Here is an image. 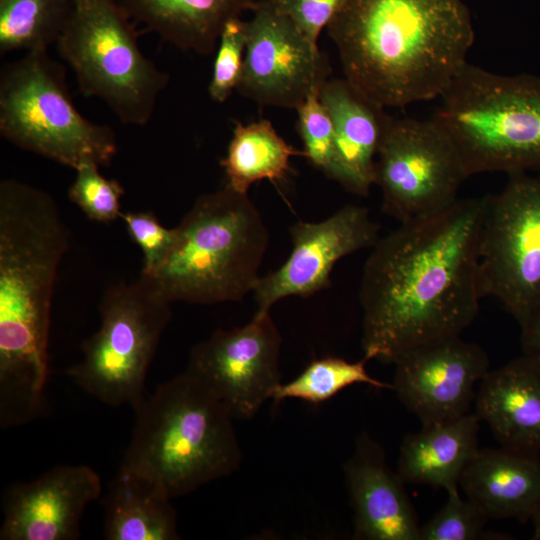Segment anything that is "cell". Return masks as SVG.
I'll list each match as a JSON object with an SVG mask.
<instances>
[{
	"instance_id": "1",
	"label": "cell",
	"mask_w": 540,
	"mask_h": 540,
	"mask_svg": "<svg viewBox=\"0 0 540 540\" xmlns=\"http://www.w3.org/2000/svg\"><path fill=\"white\" fill-rule=\"evenodd\" d=\"M487 196L457 199L400 223L372 247L361 277L363 357L394 363L457 336L479 311V243Z\"/></svg>"
},
{
	"instance_id": "2",
	"label": "cell",
	"mask_w": 540,
	"mask_h": 540,
	"mask_svg": "<svg viewBox=\"0 0 540 540\" xmlns=\"http://www.w3.org/2000/svg\"><path fill=\"white\" fill-rule=\"evenodd\" d=\"M69 233L47 192L0 183V426L43 409L54 283Z\"/></svg>"
},
{
	"instance_id": "3",
	"label": "cell",
	"mask_w": 540,
	"mask_h": 540,
	"mask_svg": "<svg viewBox=\"0 0 540 540\" xmlns=\"http://www.w3.org/2000/svg\"><path fill=\"white\" fill-rule=\"evenodd\" d=\"M327 29L344 79L383 108L440 98L475 36L461 0H347Z\"/></svg>"
},
{
	"instance_id": "4",
	"label": "cell",
	"mask_w": 540,
	"mask_h": 540,
	"mask_svg": "<svg viewBox=\"0 0 540 540\" xmlns=\"http://www.w3.org/2000/svg\"><path fill=\"white\" fill-rule=\"evenodd\" d=\"M161 264L140 278L169 303L240 302L253 293L269 230L248 196L229 185L200 195L174 227Z\"/></svg>"
},
{
	"instance_id": "5",
	"label": "cell",
	"mask_w": 540,
	"mask_h": 540,
	"mask_svg": "<svg viewBox=\"0 0 540 540\" xmlns=\"http://www.w3.org/2000/svg\"><path fill=\"white\" fill-rule=\"evenodd\" d=\"M134 411L120 469L156 484L171 499L239 468L242 452L233 418L185 371L159 385Z\"/></svg>"
},
{
	"instance_id": "6",
	"label": "cell",
	"mask_w": 540,
	"mask_h": 540,
	"mask_svg": "<svg viewBox=\"0 0 540 540\" xmlns=\"http://www.w3.org/2000/svg\"><path fill=\"white\" fill-rule=\"evenodd\" d=\"M431 118L448 134L468 176L540 167V77L504 76L468 62Z\"/></svg>"
},
{
	"instance_id": "7",
	"label": "cell",
	"mask_w": 540,
	"mask_h": 540,
	"mask_svg": "<svg viewBox=\"0 0 540 540\" xmlns=\"http://www.w3.org/2000/svg\"><path fill=\"white\" fill-rule=\"evenodd\" d=\"M0 134L20 149L74 170L84 162L108 166L117 152L112 128L80 114L64 67L47 50L27 52L2 67Z\"/></svg>"
},
{
	"instance_id": "8",
	"label": "cell",
	"mask_w": 540,
	"mask_h": 540,
	"mask_svg": "<svg viewBox=\"0 0 540 540\" xmlns=\"http://www.w3.org/2000/svg\"><path fill=\"white\" fill-rule=\"evenodd\" d=\"M132 22L115 0H74L56 46L84 96L104 101L121 123L142 126L169 76L142 53Z\"/></svg>"
},
{
	"instance_id": "9",
	"label": "cell",
	"mask_w": 540,
	"mask_h": 540,
	"mask_svg": "<svg viewBox=\"0 0 540 540\" xmlns=\"http://www.w3.org/2000/svg\"><path fill=\"white\" fill-rule=\"evenodd\" d=\"M170 306L140 277L109 286L99 305L100 326L66 375L99 401L135 410L146 397L145 379L172 317Z\"/></svg>"
},
{
	"instance_id": "10",
	"label": "cell",
	"mask_w": 540,
	"mask_h": 540,
	"mask_svg": "<svg viewBox=\"0 0 540 540\" xmlns=\"http://www.w3.org/2000/svg\"><path fill=\"white\" fill-rule=\"evenodd\" d=\"M483 297L497 299L524 327L540 307V178L511 173L487 196L479 243Z\"/></svg>"
},
{
	"instance_id": "11",
	"label": "cell",
	"mask_w": 540,
	"mask_h": 540,
	"mask_svg": "<svg viewBox=\"0 0 540 540\" xmlns=\"http://www.w3.org/2000/svg\"><path fill=\"white\" fill-rule=\"evenodd\" d=\"M461 156L434 120L388 116L376 157L383 212L400 223L439 211L468 178Z\"/></svg>"
},
{
	"instance_id": "12",
	"label": "cell",
	"mask_w": 540,
	"mask_h": 540,
	"mask_svg": "<svg viewBox=\"0 0 540 540\" xmlns=\"http://www.w3.org/2000/svg\"><path fill=\"white\" fill-rule=\"evenodd\" d=\"M282 338L270 312L243 326L218 329L190 352L185 372L204 386L233 419H250L281 383Z\"/></svg>"
},
{
	"instance_id": "13",
	"label": "cell",
	"mask_w": 540,
	"mask_h": 540,
	"mask_svg": "<svg viewBox=\"0 0 540 540\" xmlns=\"http://www.w3.org/2000/svg\"><path fill=\"white\" fill-rule=\"evenodd\" d=\"M251 10L236 90L259 105L296 110L327 80V62L274 0Z\"/></svg>"
},
{
	"instance_id": "14",
	"label": "cell",
	"mask_w": 540,
	"mask_h": 540,
	"mask_svg": "<svg viewBox=\"0 0 540 540\" xmlns=\"http://www.w3.org/2000/svg\"><path fill=\"white\" fill-rule=\"evenodd\" d=\"M292 250L276 270L260 276L253 291L256 312H270L290 297H308L331 285V272L342 258L378 241L379 225L366 207L347 204L317 222L299 220L291 225Z\"/></svg>"
},
{
	"instance_id": "15",
	"label": "cell",
	"mask_w": 540,
	"mask_h": 540,
	"mask_svg": "<svg viewBox=\"0 0 540 540\" xmlns=\"http://www.w3.org/2000/svg\"><path fill=\"white\" fill-rule=\"evenodd\" d=\"M393 364V391L423 425L469 413L475 386L489 371L485 350L460 335L417 346Z\"/></svg>"
},
{
	"instance_id": "16",
	"label": "cell",
	"mask_w": 540,
	"mask_h": 540,
	"mask_svg": "<svg viewBox=\"0 0 540 540\" xmlns=\"http://www.w3.org/2000/svg\"><path fill=\"white\" fill-rule=\"evenodd\" d=\"M102 491L88 466H56L39 478L6 490L1 540H75L82 515Z\"/></svg>"
},
{
	"instance_id": "17",
	"label": "cell",
	"mask_w": 540,
	"mask_h": 540,
	"mask_svg": "<svg viewBox=\"0 0 540 540\" xmlns=\"http://www.w3.org/2000/svg\"><path fill=\"white\" fill-rule=\"evenodd\" d=\"M344 476L354 539L419 540L420 525L405 483L368 433L357 438L354 452L344 464Z\"/></svg>"
},
{
	"instance_id": "18",
	"label": "cell",
	"mask_w": 540,
	"mask_h": 540,
	"mask_svg": "<svg viewBox=\"0 0 540 540\" xmlns=\"http://www.w3.org/2000/svg\"><path fill=\"white\" fill-rule=\"evenodd\" d=\"M319 96L334 127L332 179L351 193L367 196L376 182V157L389 115L344 78L327 79Z\"/></svg>"
},
{
	"instance_id": "19",
	"label": "cell",
	"mask_w": 540,
	"mask_h": 540,
	"mask_svg": "<svg viewBox=\"0 0 540 540\" xmlns=\"http://www.w3.org/2000/svg\"><path fill=\"white\" fill-rule=\"evenodd\" d=\"M475 404L503 447L540 454V367L534 362L523 355L489 370Z\"/></svg>"
},
{
	"instance_id": "20",
	"label": "cell",
	"mask_w": 540,
	"mask_h": 540,
	"mask_svg": "<svg viewBox=\"0 0 540 540\" xmlns=\"http://www.w3.org/2000/svg\"><path fill=\"white\" fill-rule=\"evenodd\" d=\"M459 486L490 519L525 523L540 506V457L501 447L478 450Z\"/></svg>"
},
{
	"instance_id": "21",
	"label": "cell",
	"mask_w": 540,
	"mask_h": 540,
	"mask_svg": "<svg viewBox=\"0 0 540 540\" xmlns=\"http://www.w3.org/2000/svg\"><path fill=\"white\" fill-rule=\"evenodd\" d=\"M480 421L476 413H467L407 434L399 449L396 472L405 484L446 491L458 488L464 470L479 450Z\"/></svg>"
},
{
	"instance_id": "22",
	"label": "cell",
	"mask_w": 540,
	"mask_h": 540,
	"mask_svg": "<svg viewBox=\"0 0 540 540\" xmlns=\"http://www.w3.org/2000/svg\"><path fill=\"white\" fill-rule=\"evenodd\" d=\"M127 16L147 31L184 51L209 55L225 24L257 0H115Z\"/></svg>"
},
{
	"instance_id": "23",
	"label": "cell",
	"mask_w": 540,
	"mask_h": 540,
	"mask_svg": "<svg viewBox=\"0 0 540 540\" xmlns=\"http://www.w3.org/2000/svg\"><path fill=\"white\" fill-rule=\"evenodd\" d=\"M171 498L156 484L119 470L103 499L104 538L177 540V514Z\"/></svg>"
},
{
	"instance_id": "24",
	"label": "cell",
	"mask_w": 540,
	"mask_h": 540,
	"mask_svg": "<svg viewBox=\"0 0 540 540\" xmlns=\"http://www.w3.org/2000/svg\"><path fill=\"white\" fill-rule=\"evenodd\" d=\"M304 156L290 146L269 120L249 124L236 122L232 139L220 165L226 182L234 190L248 193L252 184L285 180L292 156Z\"/></svg>"
},
{
	"instance_id": "25",
	"label": "cell",
	"mask_w": 540,
	"mask_h": 540,
	"mask_svg": "<svg viewBox=\"0 0 540 540\" xmlns=\"http://www.w3.org/2000/svg\"><path fill=\"white\" fill-rule=\"evenodd\" d=\"M74 0H0V54L43 51L56 44Z\"/></svg>"
},
{
	"instance_id": "26",
	"label": "cell",
	"mask_w": 540,
	"mask_h": 540,
	"mask_svg": "<svg viewBox=\"0 0 540 540\" xmlns=\"http://www.w3.org/2000/svg\"><path fill=\"white\" fill-rule=\"evenodd\" d=\"M368 361L365 357L355 362L335 356L314 359L294 379L285 384L280 383L274 390L271 400L277 404L282 400L293 398L319 404L355 384L393 390L392 383L379 381L368 373L366 369Z\"/></svg>"
},
{
	"instance_id": "27",
	"label": "cell",
	"mask_w": 540,
	"mask_h": 540,
	"mask_svg": "<svg viewBox=\"0 0 540 540\" xmlns=\"http://www.w3.org/2000/svg\"><path fill=\"white\" fill-rule=\"evenodd\" d=\"M445 504L422 526L419 540L500 539L502 534L488 533L487 516L470 500L463 499L458 488L446 491ZM505 538V537H503Z\"/></svg>"
},
{
	"instance_id": "28",
	"label": "cell",
	"mask_w": 540,
	"mask_h": 540,
	"mask_svg": "<svg viewBox=\"0 0 540 540\" xmlns=\"http://www.w3.org/2000/svg\"><path fill=\"white\" fill-rule=\"evenodd\" d=\"M99 167L94 162L78 166L68 197L90 220L110 223L120 218V200L125 190L117 180L104 177Z\"/></svg>"
},
{
	"instance_id": "29",
	"label": "cell",
	"mask_w": 540,
	"mask_h": 540,
	"mask_svg": "<svg viewBox=\"0 0 540 540\" xmlns=\"http://www.w3.org/2000/svg\"><path fill=\"white\" fill-rule=\"evenodd\" d=\"M320 89L312 91L296 109L303 154L316 169L332 179L335 160V134L331 117L322 104Z\"/></svg>"
},
{
	"instance_id": "30",
	"label": "cell",
	"mask_w": 540,
	"mask_h": 540,
	"mask_svg": "<svg viewBox=\"0 0 540 540\" xmlns=\"http://www.w3.org/2000/svg\"><path fill=\"white\" fill-rule=\"evenodd\" d=\"M247 22L239 17L229 20L220 35L212 78L208 87L211 99L225 102L239 83L246 47Z\"/></svg>"
},
{
	"instance_id": "31",
	"label": "cell",
	"mask_w": 540,
	"mask_h": 540,
	"mask_svg": "<svg viewBox=\"0 0 540 540\" xmlns=\"http://www.w3.org/2000/svg\"><path fill=\"white\" fill-rule=\"evenodd\" d=\"M120 218L131 239L143 253L140 274L156 269L166 257L175 236L174 228H166L152 211L122 212Z\"/></svg>"
},
{
	"instance_id": "32",
	"label": "cell",
	"mask_w": 540,
	"mask_h": 540,
	"mask_svg": "<svg viewBox=\"0 0 540 540\" xmlns=\"http://www.w3.org/2000/svg\"><path fill=\"white\" fill-rule=\"evenodd\" d=\"M308 41L318 48L322 29L330 23L347 0H274Z\"/></svg>"
},
{
	"instance_id": "33",
	"label": "cell",
	"mask_w": 540,
	"mask_h": 540,
	"mask_svg": "<svg viewBox=\"0 0 540 540\" xmlns=\"http://www.w3.org/2000/svg\"><path fill=\"white\" fill-rule=\"evenodd\" d=\"M523 355L540 367V307L521 328Z\"/></svg>"
},
{
	"instance_id": "34",
	"label": "cell",
	"mask_w": 540,
	"mask_h": 540,
	"mask_svg": "<svg viewBox=\"0 0 540 540\" xmlns=\"http://www.w3.org/2000/svg\"><path fill=\"white\" fill-rule=\"evenodd\" d=\"M534 527V533L532 539L540 540V506L534 513L532 519H531Z\"/></svg>"
}]
</instances>
